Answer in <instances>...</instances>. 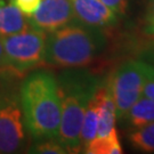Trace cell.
<instances>
[{"mask_svg":"<svg viewBox=\"0 0 154 154\" xmlns=\"http://www.w3.org/2000/svg\"><path fill=\"white\" fill-rule=\"evenodd\" d=\"M56 80L61 102V123L57 138L69 153H81L80 132L83 116L103 79L86 67H77L64 69Z\"/></svg>","mask_w":154,"mask_h":154,"instance_id":"cell-1","label":"cell"},{"mask_svg":"<svg viewBox=\"0 0 154 154\" xmlns=\"http://www.w3.org/2000/svg\"><path fill=\"white\" fill-rule=\"evenodd\" d=\"M20 99L25 128L31 138H57L61 102L55 75L45 70L31 72L20 85Z\"/></svg>","mask_w":154,"mask_h":154,"instance_id":"cell-2","label":"cell"},{"mask_svg":"<svg viewBox=\"0 0 154 154\" xmlns=\"http://www.w3.org/2000/svg\"><path fill=\"white\" fill-rule=\"evenodd\" d=\"M104 30L73 21L47 33L46 64L60 69L86 67L106 48Z\"/></svg>","mask_w":154,"mask_h":154,"instance_id":"cell-3","label":"cell"},{"mask_svg":"<svg viewBox=\"0 0 154 154\" xmlns=\"http://www.w3.org/2000/svg\"><path fill=\"white\" fill-rule=\"evenodd\" d=\"M21 77L9 69H0V153H17L28 143L20 99Z\"/></svg>","mask_w":154,"mask_h":154,"instance_id":"cell-4","label":"cell"},{"mask_svg":"<svg viewBox=\"0 0 154 154\" xmlns=\"http://www.w3.org/2000/svg\"><path fill=\"white\" fill-rule=\"evenodd\" d=\"M6 69L20 75L46 64V41L47 33L34 28L22 32L1 37Z\"/></svg>","mask_w":154,"mask_h":154,"instance_id":"cell-5","label":"cell"},{"mask_svg":"<svg viewBox=\"0 0 154 154\" xmlns=\"http://www.w3.org/2000/svg\"><path fill=\"white\" fill-rule=\"evenodd\" d=\"M149 70L151 66L140 58L128 60L120 64L109 78L118 120L121 121L128 110L142 96Z\"/></svg>","mask_w":154,"mask_h":154,"instance_id":"cell-6","label":"cell"},{"mask_svg":"<svg viewBox=\"0 0 154 154\" xmlns=\"http://www.w3.org/2000/svg\"><path fill=\"white\" fill-rule=\"evenodd\" d=\"M29 21L32 28L46 33L53 32L74 21L72 0H41Z\"/></svg>","mask_w":154,"mask_h":154,"instance_id":"cell-7","label":"cell"},{"mask_svg":"<svg viewBox=\"0 0 154 154\" xmlns=\"http://www.w3.org/2000/svg\"><path fill=\"white\" fill-rule=\"evenodd\" d=\"M74 21L87 26L110 29L118 24L119 17L102 0H72Z\"/></svg>","mask_w":154,"mask_h":154,"instance_id":"cell-8","label":"cell"},{"mask_svg":"<svg viewBox=\"0 0 154 154\" xmlns=\"http://www.w3.org/2000/svg\"><path fill=\"white\" fill-rule=\"evenodd\" d=\"M31 28V24L14 0H0V37L22 32Z\"/></svg>","mask_w":154,"mask_h":154,"instance_id":"cell-9","label":"cell"},{"mask_svg":"<svg viewBox=\"0 0 154 154\" xmlns=\"http://www.w3.org/2000/svg\"><path fill=\"white\" fill-rule=\"evenodd\" d=\"M104 80L100 83L97 91L95 93L94 97L90 99L87 110L85 112L81 126V132H80V142H81V153L83 149L88 146L89 143H91L96 135H97V128H98V116L103 98V90H104Z\"/></svg>","mask_w":154,"mask_h":154,"instance_id":"cell-10","label":"cell"},{"mask_svg":"<svg viewBox=\"0 0 154 154\" xmlns=\"http://www.w3.org/2000/svg\"><path fill=\"white\" fill-rule=\"evenodd\" d=\"M121 121L131 129L154 122V100L142 95L128 110Z\"/></svg>","mask_w":154,"mask_h":154,"instance_id":"cell-11","label":"cell"},{"mask_svg":"<svg viewBox=\"0 0 154 154\" xmlns=\"http://www.w3.org/2000/svg\"><path fill=\"white\" fill-rule=\"evenodd\" d=\"M128 140L134 149L140 153H154V122L139 128H132Z\"/></svg>","mask_w":154,"mask_h":154,"instance_id":"cell-12","label":"cell"},{"mask_svg":"<svg viewBox=\"0 0 154 154\" xmlns=\"http://www.w3.org/2000/svg\"><path fill=\"white\" fill-rule=\"evenodd\" d=\"M29 153L37 154H67V149L58 140V138H44L39 139L30 146Z\"/></svg>","mask_w":154,"mask_h":154,"instance_id":"cell-13","label":"cell"},{"mask_svg":"<svg viewBox=\"0 0 154 154\" xmlns=\"http://www.w3.org/2000/svg\"><path fill=\"white\" fill-rule=\"evenodd\" d=\"M18 9L26 17H31L39 8L41 0H14Z\"/></svg>","mask_w":154,"mask_h":154,"instance_id":"cell-14","label":"cell"},{"mask_svg":"<svg viewBox=\"0 0 154 154\" xmlns=\"http://www.w3.org/2000/svg\"><path fill=\"white\" fill-rule=\"evenodd\" d=\"M145 32L154 35V0H147V5L144 15Z\"/></svg>","mask_w":154,"mask_h":154,"instance_id":"cell-15","label":"cell"},{"mask_svg":"<svg viewBox=\"0 0 154 154\" xmlns=\"http://www.w3.org/2000/svg\"><path fill=\"white\" fill-rule=\"evenodd\" d=\"M102 1L118 17L125 16L127 9H128V4H129V0H102Z\"/></svg>","mask_w":154,"mask_h":154,"instance_id":"cell-16","label":"cell"},{"mask_svg":"<svg viewBox=\"0 0 154 154\" xmlns=\"http://www.w3.org/2000/svg\"><path fill=\"white\" fill-rule=\"evenodd\" d=\"M142 95L154 100V71L152 67L149 70V77H147L146 81H145V85H144L143 87V94Z\"/></svg>","mask_w":154,"mask_h":154,"instance_id":"cell-17","label":"cell"},{"mask_svg":"<svg viewBox=\"0 0 154 154\" xmlns=\"http://www.w3.org/2000/svg\"><path fill=\"white\" fill-rule=\"evenodd\" d=\"M140 60L144 61L145 63H147L154 71V48L145 50L143 54L140 55Z\"/></svg>","mask_w":154,"mask_h":154,"instance_id":"cell-18","label":"cell"},{"mask_svg":"<svg viewBox=\"0 0 154 154\" xmlns=\"http://www.w3.org/2000/svg\"><path fill=\"white\" fill-rule=\"evenodd\" d=\"M6 67L5 64V54H4V46H2V39L0 37V69Z\"/></svg>","mask_w":154,"mask_h":154,"instance_id":"cell-19","label":"cell"}]
</instances>
